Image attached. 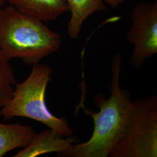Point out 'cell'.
Returning <instances> with one entry per match:
<instances>
[{
    "mask_svg": "<svg viewBox=\"0 0 157 157\" xmlns=\"http://www.w3.org/2000/svg\"><path fill=\"white\" fill-rule=\"evenodd\" d=\"M122 71V58L117 54L111 64V95L105 98L95 95L94 102L98 112L84 109L94 121V130L86 142L75 144L67 151L58 154L65 157H108L124 130L132 102L129 91L122 89L119 78Z\"/></svg>",
    "mask_w": 157,
    "mask_h": 157,
    "instance_id": "1",
    "label": "cell"
},
{
    "mask_svg": "<svg viewBox=\"0 0 157 157\" xmlns=\"http://www.w3.org/2000/svg\"><path fill=\"white\" fill-rule=\"evenodd\" d=\"M61 42V35L43 21L11 5L0 8V51L8 59L33 66L56 52Z\"/></svg>",
    "mask_w": 157,
    "mask_h": 157,
    "instance_id": "2",
    "label": "cell"
},
{
    "mask_svg": "<svg viewBox=\"0 0 157 157\" xmlns=\"http://www.w3.org/2000/svg\"><path fill=\"white\" fill-rule=\"evenodd\" d=\"M52 73L51 68L47 65L38 63L33 65L28 78L15 85L11 100L0 109V115L6 120L15 117L32 119L59 135L72 136L67 120L56 117L46 105L45 91Z\"/></svg>",
    "mask_w": 157,
    "mask_h": 157,
    "instance_id": "3",
    "label": "cell"
},
{
    "mask_svg": "<svg viewBox=\"0 0 157 157\" xmlns=\"http://www.w3.org/2000/svg\"><path fill=\"white\" fill-rule=\"evenodd\" d=\"M111 157H157V97L132 101Z\"/></svg>",
    "mask_w": 157,
    "mask_h": 157,
    "instance_id": "4",
    "label": "cell"
},
{
    "mask_svg": "<svg viewBox=\"0 0 157 157\" xmlns=\"http://www.w3.org/2000/svg\"><path fill=\"white\" fill-rule=\"evenodd\" d=\"M132 26L127 33L129 42L133 45L130 63L140 70L147 59L157 53V1L141 2L131 12Z\"/></svg>",
    "mask_w": 157,
    "mask_h": 157,
    "instance_id": "5",
    "label": "cell"
},
{
    "mask_svg": "<svg viewBox=\"0 0 157 157\" xmlns=\"http://www.w3.org/2000/svg\"><path fill=\"white\" fill-rule=\"evenodd\" d=\"M77 143L76 137L71 136L64 138V136L48 128L36 133L28 145L14 157H34L50 152H56L58 155L70 150Z\"/></svg>",
    "mask_w": 157,
    "mask_h": 157,
    "instance_id": "6",
    "label": "cell"
},
{
    "mask_svg": "<svg viewBox=\"0 0 157 157\" xmlns=\"http://www.w3.org/2000/svg\"><path fill=\"white\" fill-rule=\"evenodd\" d=\"M11 6L23 13L41 21L56 20L69 11L65 0H6Z\"/></svg>",
    "mask_w": 157,
    "mask_h": 157,
    "instance_id": "7",
    "label": "cell"
},
{
    "mask_svg": "<svg viewBox=\"0 0 157 157\" xmlns=\"http://www.w3.org/2000/svg\"><path fill=\"white\" fill-rule=\"evenodd\" d=\"M71 12V17L67 24L69 36L76 39L81 32L86 20L97 12L104 11L107 7L102 0H65Z\"/></svg>",
    "mask_w": 157,
    "mask_h": 157,
    "instance_id": "8",
    "label": "cell"
},
{
    "mask_svg": "<svg viewBox=\"0 0 157 157\" xmlns=\"http://www.w3.org/2000/svg\"><path fill=\"white\" fill-rule=\"evenodd\" d=\"M35 135L32 126L0 122V157L15 149L26 147Z\"/></svg>",
    "mask_w": 157,
    "mask_h": 157,
    "instance_id": "9",
    "label": "cell"
},
{
    "mask_svg": "<svg viewBox=\"0 0 157 157\" xmlns=\"http://www.w3.org/2000/svg\"><path fill=\"white\" fill-rule=\"evenodd\" d=\"M9 61L0 51V109L11 100L17 84Z\"/></svg>",
    "mask_w": 157,
    "mask_h": 157,
    "instance_id": "10",
    "label": "cell"
},
{
    "mask_svg": "<svg viewBox=\"0 0 157 157\" xmlns=\"http://www.w3.org/2000/svg\"><path fill=\"white\" fill-rule=\"evenodd\" d=\"M105 2L112 8L115 10L118 7L124 4L125 0H104Z\"/></svg>",
    "mask_w": 157,
    "mask_h": 157,
    "instance_id": "11",
    "label": "cell"
},
{
    "mask_svg": "<svg viewBox=\"0 0 157 157\" xmlns=\"http://www.w3.org/2000/svg\"><path fill=\"white\" fill-rule=\"evenodd\" d=\"M6 0H0V8L4 5Z\"/></svg>",
    "mask_w": 157,
    "mask_h": 157,
    "instance_id": "12",
    "label": "cell"
}]
</instances>
